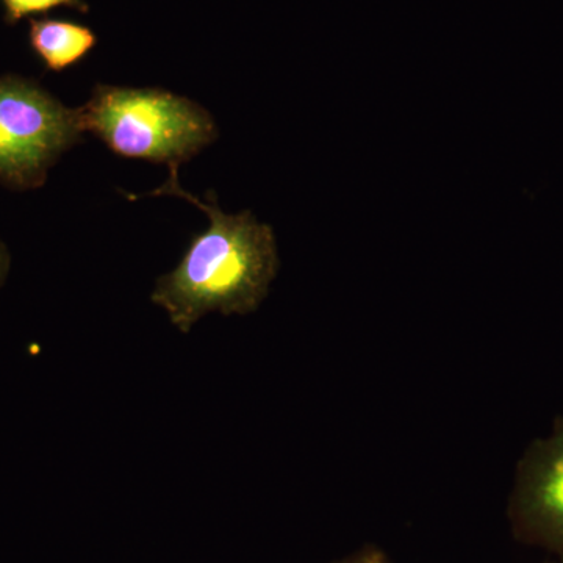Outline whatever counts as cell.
I'll return each mask as SVG.
<instances>
[{"label":"cell","mask_w":563,"mask_h":563,"mask_svg":"<svg viewBox=\"0 0 563 563\" xmlns=\"http://www.w3.org/2000/svg\"><path fill=\"white\" fill-rule=\"evenodd\" d=\"M509 518L518 540L563 554V417L518 462Z\"/></svg>","instance_id":"cell-4"},{"label":"cell","mask_w":563,"mask_h":563,"mask_svg":"<svg viewBox=\"0 0 563 563\" xmlns=\"http://www.w3.org/2000/svg\"><path fill=\"white\" fill-rule=\"evenodd\" d=\"M29 36L32 49L54 73L76 66L98 44L90 27L65 20H32Z\"/></svg>","instance_id":"cell-5"},{"label":"cell","mask_w":563,"mask_h":563,"mask_svg":"<svg viewBox=\"0 0 563 563\" xmlns=\"http://www.w3.org/2000/svg\"><path fill=\"white\" fill-rule=\"evenodd\" d=\"M84 132L120 157L179 166L218 139L217 122L202 106L158 88L96 85L79 107Z\"/></svg>","instance_id":"cell-2"},{"label":"cell","mask_w":563,"mask_h":563,"mask_svg":"<svg viewBox=\"0 0 563 563\" xmlns=\"http://www.w3.org/2000/svg\"><path fill=\"white\" fill-rule=\"evenodd\" d=\"M543 563H554V562H551V561H547V562H543Z\"/></svg>","instance_id":"cell-9"},{"label":"cell","mask_w":563,"mask_h":563,"mask_svg":"<svg viewBox=\"0 0 563 563\" xmlns=\"http://www.w3.org/2000/svg\"><path fill=\"white\" fill-rule=\"evenodd\" d=\"M335 563H388L387 555L376 547H365L358 553L347 555Z\"/></svg>","instance_id":"cell-7"},{"label":"cell","mask_w":563,"mask_h":563,"mask_svg":"<svg viewBox=\"0 0 563 563\" xmlns=\"http://www.w3.org/2000/svg\"><path fill=\"white\" fill-rule=\"evenodd\" d=\"M11 266V255L9 247L0 242V287L5 284L7 277H9Z\"/></svg>","instance_id":"cell-8"},{"label":"cell","mask_w":563,"mask_h":563,"mask_svg":"<svg viewBox=\"0 0 563 563\" xmlns=\"http://www.w3.org/2000/svg\"><path fill=\"white\" fill-rule=\"evenodd\" d=\"M144 196H176L209 217L206 232L192 236L174 272L158 277L151 301L168 313L174 328L190 333L207 313L255 312L268 296L279 272L276 236L252 211L224 213L213 191L206 201L185 191L179 168L169 166V177L157 190Z\"/></svg>","instance_id":"cell-1"},{"label":"cell","mask_w":563,"mask_h":563,"mask_svg":"<svg viewBox=\"0 0 563 563\" xmlns=\"http://www.w3.org/2000/svg\"><path fill=\"white\" fill-rule=\"evenodd\" d=\"M562 563H563V555H562Z\"/></svg>","instance_id":"cell-10"},{"label":"cell","mask_w":563,"mask_h":563,"mask_svg":"<svg viewBox=\"0 0 563 563\" xmlns=\"http://www.w3.org/2000/svg\"><path fill=\"white\" fill-rule=\"evenodd\" d=\"M2 3L5 7V20L9 24H16L22 18L46 13L57 7H68L80 13L90 11V5L84 0H2Z\"/></svg>","instance_id":"cell-6"},{"label":"cell","mask_w":563,"mask_h":563,"mask_svg":"<svg viewBox=\"0 0 563 563\" xmlns=\"http://www.w3.org/2000/svg\"><path fill=\"white\" fill-rule=\"evenodd\" d=\"M79 109L25 77H0V184L25 191L43 187L62 154L84 135Z\"/></svg>","instance_id":"cell-3"}]
</instances>
